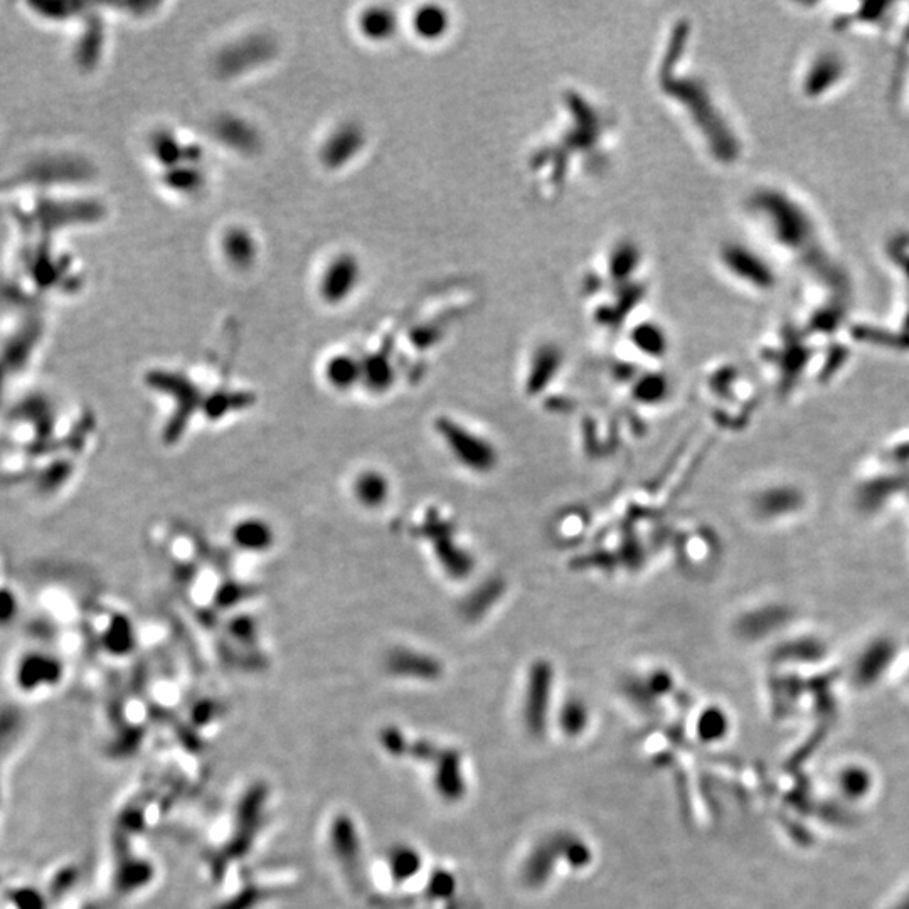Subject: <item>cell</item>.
I'll list each match as a JSON object with an SVG mask.
<instances>
[{
  "label": "cell",
  "mask_w": 909,
  "mask_h": 909,
  "mask_svg": "<svg viewBox=\"0 0 909 909\" xmlns=\"http://www.w3.org/2000/svg\"><path fill=\"white\" fill-rule=\"evenodd\" d=\"M436 430L444 438L448 452L466 470L474 474H490L499 464L495 446L458 421L440 418L436 421Z\"/></svg>",
  "instance_id": "obj_1"
},
{
  "label": "cell",
  "mask_w": 909,
  "mask_h": 909,
  "mask_svg": "<svg viewBox=\"0 0 909 909\" xmlns=\"http://www.w3.org/2000/svg\"><path fill=\"white\" fill-rule=\"evenodd\" d=\"M552 688V669L548 662H536L531 669L525 696V712L531 724H539L548 711Z\"/></svg>",
  "instance_id": "obj_2"
},
{
  "label": "cell",
  "mask_w": 909,
  "mask_h": 909,
  "mask_svg": "<svg viewBox=\"0 0 909 909\" xmlns=\"http://www.w3.org/2000/svg\"><path fill=\"white\" fill-rule=\"evenodd\" d=\"M561 364V354L554 347L539 349L534 357V366L527 377V393L539 395L546 386L552 381L554 374L558 373Z\"/></svg>",
  "instance_id": "obj_3"
},
{
  "label": "cell",
  "mask_w": 909,
  "mask_h": 909,
  "mask_svg": "<svg viewBox=\"0 0 909 909\" xmlns=\"http://www.w3.org/2000/svg\"><path fill=\"white\" fill-rule=\"evenodd\" d=\"M669 391V383L660 374H650L637 381L633 387V396L643 405H657L664 401Z\"/></svg>",
  "instance_id": "obj_4"
},
{
  "label": "cell",
  "mask_w": 909,
  "mask_h": 909,
  "mask_svg": "<svg viewBox=\"0 0 909 909\" xmlns=\"http://www.w3.org/2000/svg\"><path fill=\"white\" fill-rule=\"evenodd\" d=\"M631 338H633L637 349L649 354V356H653V357H660L662 354H665V349H667L665 337L657 328L639 327Z\"/></svg>",
  "instance_id": "obj_5"
},
{
  "label": "cell",
  "mask_w": 909,
  "mask_h": 909,
  "mask_svg": "<svg viewBox=\"0 0 909 909\" xmlns=\"http://www.w3.org/2000/svg\"><path fill=\"white\" fill-rule=\"evenodd\" d=\"M357 494H359V499L362 502H366L367 505H377V503H381L386 499L387 482L381 475H377V474L364 475L359 480Z\"/></svg>",
  "instance_id": "obj_6"
},
{
  "label": "cell",
  "mask_w": 909,
  "mask_h": 909,
  "mask_svg": "<svg viewBox=\"0 0 909 909\" xmlns=\"http://www.w3.org/2000/svg\"><path fill=\"white\" fill-rule=\"evenodd\" d=\"M234 541L246 548H265L269 546V529L257 523H245L234 529Z\"/></svg>",
  "instance_id": "obj_7"
},
{
  "label": "cell",
  "mask_w": 909,
  "mask_h": 909,
  "mask_svg": "<svg viewBox=\"0 0 909 909\" xmlns=\"http://www.w3.org/2000/svg\"><path fill=\"white\" fill-rule=\"evenodd\" d=\"M584 706L578 700L568 702V706L562 711V721L568 726V729H576L578 724L584 721Z\"/></svg>",
  "instance_id": "obj_8"
}]
</instances>
